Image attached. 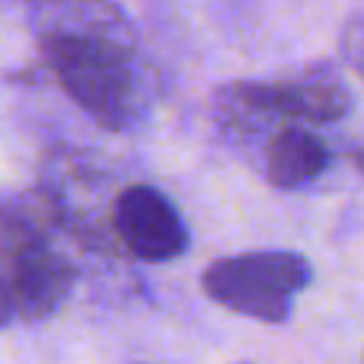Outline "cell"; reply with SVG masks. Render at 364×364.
Returning a JSON list of instances; mask_svg holds the SVG:
<instances>
[{
    "instance_id": "cell-7",
    "label": "cell",
    "mask_w": 364,
    "mask_h": 364,
    "mask_svg": "<svg viewBox=\"0 0 364 364\" xmlns=\"http://www.w3.org/2000/svg\"><path fill=\"white\" fill-rule=\"evenodd\" d=\"M339 48H342L346 64L364 80V6L348 16L346 29H342V38H339Z\"/></svg>"
},
{
    "instance_id": "cell-3",
    "label": "cell",
    "mask_w": 364,
    "mask_h": 364,
    "mask_svg": "<svg viewBox=\"0 0 364 364\" xmlns=\"http://www.w3.org/2000/svg\"><path fill=\"white\" fill-rule=\"evenodd\" d=\"M352 106V90L329 64L304 68L284 80H237L214 93V119L233 141H252L278 122L333 125Z\"/></svg>"
},
{
    "instance_id": "cell-6",
    "label": "cell",
    "mask_w": 364,
    "mask_h": 364,
    "mask_svg": "<svg viewBox=\"0 0 364 364\" xmlns=\"http://www.w3.org/2000/svg\"><path fill=\"white\" fill-rule=\"evenodd\" d=\"M329 154L326 141L316 138L310 128L288 122V125L275 128L265 138L262 147V173L275 188H304L314 179H320L329 170Z\"/></svg>"
},
{
    "instance_id": "cell-8",
    "label": "cell",
    "mask_w": 364,
    "mask_h": 364,
    "mask_svg": "<svg viewBox=\"0 0 364 364\" xmlns=\"http://www.w3.org/2000/svg\"><path fill=\"white\" fill-rule=\"evenodd\" d=\"M13 320H16V307H13V297H10V291H6L4 278H0V329L10 326Z\"/></svg>"
},
{
    "instance_id": "cell-4",
    "label": "cell",
    "mask_w": 364,
    "mask_h": 364,
    "mask_svg": "<svg viewBox=\"0 0 364 364\" xmlns=\"http://www.w3.org/2000/svg\"><path fill=\"white\" fill-rule=\"evenodd\" d=\"M314 282L307 256L291 250H252L214 259L201 272V288L218 307L256 323H288L294 301Z\"/></svg>"
},
{
    "instance_id": "cell-5",
    "label": "cell",
    "mask_w": 364,
    "mask_h": 364,
    "mask_svg": "<svg viewBox=\"0 0 364 364\" xmlns=\"http://www.w3.org/2000/svg\"><path fill=\"white\" fill-rule=\"evenodd\" d=\"M112 227L122 246L141 262H170L192 243L179 208L147 182H134L115 195Z\"/></svg>"
},
{
    "instance_id": "cell-2",
    "label": "cell",
    "mask_w": 364,
    "mask_h": 364,
    "mask_svg": "<svg viewBox=\"0 0 364 364\" xmlns=\"http://www.w3.org/2000/svg\"><path fill=\"white\" fill-rule=\"evenodd\" d=\"M64 230L70 214L51 188L0 201V278L19 320H48L74 294L77 265L58 240Z\"/></svg>"
},
{
    "instance_id": "cell-9",
    "label": "cell",
    "mask_w": 364,
    "mask_h": 364,
    "mask_svg": "<svg viewBox=\"0 0 364 364\" xmlns=\"http://www.w3.org/2000/svg\"><path fill=\"white\" fill-rule=\"evenodd\" d=\"M352 160H355V166L364 173V132H361V138L352 144Z\"/></svg>"
},
{
    "instance_id": "cell-1",
    "label": "cell",
    "mask_w": 364,
    "mask_h": 364,
    "mask_svg": "<svg viewBox=\"0 0 364 364\" xmlns=\"http://www.w3.org/2000/svg\"><path fill=\"white\" fill-rule=\"evenodd\" d=\"M29 29L61 90L106 132H132L157 100L132 16L115 0H29Z\"/></svg>"
}]
</instances>
